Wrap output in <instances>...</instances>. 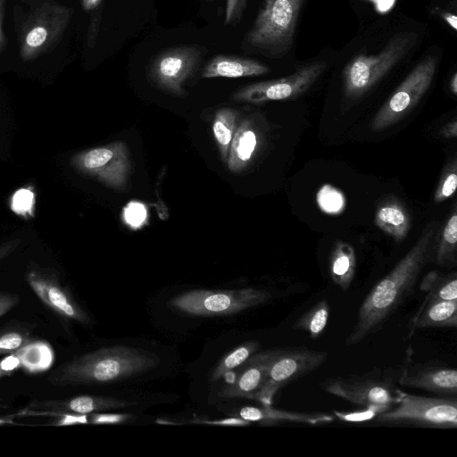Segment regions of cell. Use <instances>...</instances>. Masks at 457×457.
Here are the masks:
<instances>
[{"mask_svg": "<svg viewBox=\"0 0 457 457\" xmlns=\"http://www.w3.org/2000/svg\"><path fill=\"white\" fill-rule=\"evenodd\" d=\"M438 236L439 223L428 224L408 253L372 287L360 305L345 345H357L380 329L411 294L421 271L435 256Z\"/></svg>", "mask_w": 457, "mask_h": 457, "instance_id": "6da1fadb", "label": "cell"}, {"mask_svg": "<svg viewBox=\"0 0 457 457\" xmlns=\"http://www.w3.org/2000/svg\"><path fill=\"white\" fill-rule=\"evenodd\" d=\"M159 362L150 352L115 345L73 359L55 370L49 381L62 386L109 383L153 370Z\"/></svg>", "mask_w": 457, "mask_h": 457, "instance_id": "7a4b0ae2", "label": "cell"}, {"mask_svg": "<svg viewBox=\"0 0 457 457\" xmlns=\"http://www.w3.org/2000/svg\"><path fill=\"white\" fill-rule=\"evenodd\" d=\"M305 0H264L255 20L245 35L242 47L279 58L292 47L298 19Z\"/></svg>", "mask_w": 457, "mask_h": 457, "instance_id": "3957f363", "label": "cell"}, {"mask_svg": "<svg viewBox=\"0 0 457 457\" xmlns=\"http://www.w3.org/2000/svg\"><path fill=\"white\" fill-rule=\"evenodd\" d=\"M418 38L415 32H399L389 38L379 53L353 57L343 71L344 96L353 100L365 95L406 56Z\"/></svg>", "mask_w": 457, "mask_h": 457, "instance_id": "277c9868", "label": "cell"}, {"mask_svg": "<svg viewBox=\"0 0 457 457\" xmlns=\"http://www.w3.org/2000/svg\"><path fill=\"white\" fill-rule=\"evenodd\" d=\"M382 423L456 428V397H428L396 388V403L377 415Z\"/></svg>", "mask_w": 457, "mask_h": 457, "instance_id": "5b68a950", "label": "cell"}, {"mask_svg": "<svg viewBox=\"0 0 457 457\" xmlns=\"http://www.w3.org/2000/svg\"><path fill=\"white\" fill-rule=\"evenodd\" d=\"M271 297L269 291L252 287L224 291L197 289L172 298L170 304L190 315L223 316L262 304Z\"/></svg>", "mask_w": 457, "mask_h": 457, "instance_id": "8992f818", "label": "cell"}, {"mask_svg": "<svg viewBox=\"0 0 457 457\" xmlns=\"http://www.w3.org/2000/svg\"><path fill=\"white\" fill-rule=\"evenodd\" d=\"M320 387L328 394L362 408L373 409L378 414L396 403V388L389 378L381 376L379 370L364 375L328 378Z\"/></svg>", "mask_w": 457, "mask_h": 457, "instance_id": "52a82bcc", "label": "cell"}, {"mask_svg": "<svg viewBox=\"0 0 457 457\" xmlns=\"http://www.w3.org/2000/svg\"><path fill=\"white\" fill-rule=\"evenodd\" d=\"M437 68V57L420 61L375 114L370 129L380 131L407 115L430 87Z\"/></svg>", "mask_w": 457, "mask_h": 457, "instance_id": "ba28073f", "label": "cell"}, {"mask_svg": "<svg viewBox=\"0 0 457 457\" xmlns=\"http://www.w3.org/2000/svg\"><path fill=\"white\" fill-rule=\"evenodd\" d=\"M328 358V353L305 347L278 349L271 360L264 383L255 400L271 405L277 392L288 383L315 370Z\"/></svg>", "mask_w": 457, "mask_h": 457, "instance_id": "9c48e42d", "label": "cell"}, {"mask_svg": "<svg viewBox=\"0 0 457 457\" xmlns=\"http://www.w3.org/2000/svg\"><path fill=\"white\" fill-rule=\"evenodd\" d=\"M205 52L198 46L166 49L151 61L148 78L162 91L181 96L185 83L199 70Z\"/></svg>", "mask_w": 457, "mask_h": 457, "instance_id": "30bf717a", "label": "cell"}, {"mask_svg": "<svg viewBox=\"0 0 457 457\" xmlns=\"http://www.w3.org/2000/svg\"><path fill=\"white\" fill-rule=\"evenodd\" d=\"M326 69V62L315 61L300 67L288 76L245 86L234 93L233 98L255 104L293 99L306 92Z\"/></svg>", "mask_w": 457, "mask_h": 457, "instance_id": "8fae6325", "label": "cell"}, {"mask_svg": "<svg viewBox=\"0 0 457 457\" xmlns=\"http://www.w3.org/2000/svg\"><path fill=\"white\" fill-rule=\"evenodd\" d=\"M71 162L79 171L116 189L125 187L130 170L128 148L121 141L80 152Z\"/></svg>", "mask_w": 457, "mask_h": 457, "instance_id": "7c38bea8", "label": "cell"}, {"mask_svg": "<svg viewBox=\"0 0 457 457\" xmlns=\"http://www.w3.org/2000/svg\"><path fill=\"white\" fill-rule=\"evenodd\" d=\"M71 17V10L46 4L40 7L23 28L21 37V56L30 60L55 44L64 32Z\"/></svg>", "mask_w": 457, "mask_h": 457, "instance_id": "4fadbf2b", "label": "cell"}, {"mask_svg": "<svg viewBox=\"0 0 457 457\" xmlns=\"http://www.w3.org/2000/svg\"><path fill=\"white\" fill-rule=\"evenodd\" d=\"M26 280L37 297L57 315L64 320L89 323L87 313L76 302L71 293L61 284L54 270L30 268L26 272Z\"/></svg>", "mask_w": 457, "mask_h": 457, "instance_id": "5bb4252c", "label": "cell"}, {"mask_svg": "<svg viewBox=\"0 0 457 457\" xmlns=\"http://www.w3.org/2000/svg\"><path fill=\"white\" fill-rule=\"evenodd\" d=\"M398 382L401 386L422 389L437 395L456 396L457 370L443 363L413 362L405 356Z\"/></svg>", "mask_w": 457, "mask_h": 457, "instance_id": "9a60e30c", "label": "cell"}, {"mask_svg": "<svg viewBox=\"0 0 457 457\" xmlns=\"http://www.w3.org/2000/svg\"><path fill=\"white\" fill-rule=\"evenodd\" d=\"M136 404L133 402L96 395H79L62 400L32 402L25 410L30 414L86 415L99 411L119 409Z\"/></svg>", "mask_w": 457, "mask_h": 457, "instance_id": "2e32d148", "label": "cell"}, {"mask_svg": "<svg viewBox=\"0 0 457 457\" xmlns=\"http://www.w3.org/2000/svg\"><path fill=\"white\" fill-rule=\"evenodd\" d=\"M277 350H268L253 353L244 364L237 377L232 378L220 390L219 395L224 398L254 399L262 388L269 365Z\"/></svg>", "mask_w": 457, "mask_h": 457, "instance_id": "e0dca14e", "label": "cell"}, {"mask_svg": "<svg viewBox=\"0 0 457 457\" xmlns=\"http://www.w3.org/2000/svg\"><path fill=\"white\" fill-rule=\"evenodd\" d=\"M269 72L270 68L256 60L237 55L219 54L205 64L202 77L204 79H237L262 76Z\"/></svg>", "mask_w": 457, "mask_h": 457, "instance_id": "ac0fdd59", "label": "cell"}, {"mask_svg": "<svg viewBox=\"0 0 457 457\" xmlns=\"http://www.w3.org/2000/svg\"><path fill=\"white\" fill-rule=\"evenodd\" d=\"M457 300H441L425 296L411 320V334L415 329L430 328H456Z\"/></svg>", "mask_w": 457, "mask_h": 457, "instance_id": "d6986e66", "label": "cell"}, {"mask_svg": "<svg viewBox=\"0 0 457 457\" xmlns=\"http://www.w3.org/2000/svg\"><path fill=\"white\" fill-rule=\"evenodd\" d=\"M239 416L249 422L258 421L265 424L291 422L317 425L334 420V418L327 413L286 411L274 409L270 405L245 406L239 411Z\"/></svg>", "mask_w": 457, "mask_h": 457, "instance_id": "ffe728a7", "label": "cell"}, {"mask_svg": "<svg viewBox=\"0 0 457 457\" xmlns=\"http://www.w3.org/2000/svg\"><path fill=\"white\" fill-rule=\"evenodd\" d=\"M259 133L250 120H243L233 136L227 165L235 173L245 170L250 163L259 145Z\"/></svg>", "mask_w": 457, "mask_h": 457, "instance_id": "44dd1931", "label": "cell"}, {"mask_svg": "<svg viewBox=\"0 0 457 457\" xmlns=\"http://www.w3.org/2000/svg\"><path fill=\"white\" fill-rule=\"evenodd\" d=\"M375 223L384 233L400 243L411 228V217L403 204L389 199L381 203L376 211Z\"/></svg>", "mask_w": 457, "mask_h": 457, "instance_id": "7402d4cb", "label": "cell"}, {"mask_svg": "<svg viewBox=\"0 0 457 457\" xmlns=\"http://www.w3.org/2000/svg\"><path fill=\"white\" fill-rule=\"evenodd\" d=\"M356 270V255L352 245L337 241L329 257V274L333 283L342 290H347Z\"/></svg>", "mask_w": 457, "mask_h": 457, "instance_id": "603a6c76", "label": "cell"}, {"mask_svg": "<svg viewBox=\"0 0 457 457\" xmlns=\"http://www.w3.org/2000/svg\"><path fill=\"white\" fill-rule=\"evenodd\" d=\"M435 259L438 265L445 268H454L457 264V209L447 219L445 227L439 233Z\"/></svg>", "mask_w": 457, "mask_h": 457, "instance_id": "cb8c5ba5", "label": "cell"}, {"mask_svg": "<svg viewBox=\"0 0 457 457\" xmlns=\"http://www.w3.org/2000/svg\"><path fill=\"white\" fill-rule=\"evenodd\" d=\"M237 112L231 108L220 109L214 116L213 135L225 164H227L230 144L237 129Z\"/></svg>", "mask_w": 457, "mask_h": 457, "instance_id": "d4e9b609", "label": "cell"}, {"mask_svg": "<svg viewBox=\"0 0 457 457\" xmlns=\"http://www.w3.org/2000/svg\"><path fill=\"white\" fill-rule=\"evenodd\" d=\"M420 289L432 298L457 300V274H442L437 270H431L421 280Z\"/></svg>", "mask_w": 457, "mask_h": 457, "instance_id": "484cf974", "label": "cell"}, {"mask_svg": "<svg viewBox=\"0 0 457 457\" xmlns=\"http://www.w3.org/2000/svg\"><path fill=\"white\" fill-rule=\"evenodd\" d=\"M329 312L327 300H320L295 321L293 328L305 331L310 337L317 338L322 335L328 325Z\"/></svg>", "mask_w": 457, "mask_h": 457, "instance_id": "4316f807", "label": "cell"}, {"mask_svg": "<svg viewBox=\"0 0 457 457\" xmlns=\"http://www.w3.org/2000/svg\"><path fill=\"white\" fill-rule=\"evenodd\" d=\"M33 326L11 323L0 328V355L11 354L32 343Z\"/></svg>", "mask_w": 457, "mask_h": 457, "instance_id": "83f0119b", "label": "cell"}, {"mask_svg": "<svg viewBox=\"0 0 457 457\" xmlns=\"http://www.w3.org/2000/svg\"><path fill=\"white\" fill-rule=\"evenodd\" d=\"M260 347L258 341H247L225 355L214 368L210 380L217 381L244 364Z\"/></svg>", "mask_w": 457, "mask_h": 457, "instance_id": "f1b7e54d", "label": "cell"}, {"mask_svg": "<svg viewBox=\"0 0 457 457\" xmlns=\"http://www.w3.org/2000/svg\"><path fill=\"white\" fill-rule=\"evenodd\" d=\"M35 201V193L32 188L21 187L13 193L10 206L12 211L17 215L24 218L33 217Z\"/></svg>", "mask_w": 457, "mask_h": 457, "instance_id": "f546056e", "label": "cell"}, {"mask_svg": "<svg viewBox=\"0 0 457 457\" xmlns=\"http://www.w3.org/2000/svg\"><path fill=\"white\" fill-rule=\"evenodd\" d=\"M317 201L320 209L328 213H338L345 205L342 194L335 187L326 185L317 194Z\"/></svg>", "mask_w": 457, "mask_h": 457, "instance_id": "4dcf8cb0", "label": "cell"}, {"mask_svg": "<svg viewBox=\"0 0 457 457\" xmlns=\"http://www.w3.org/2000/svg\"><path fill=\"white\" fill-rule=\"evenodd\" d=\"M457 187L456 162H453L442 175L434 195L436 204L442 203L452 197Z\"/></svg>", "mask_w": 457, "mask_h": 457, "instance_id": "1f68e13d", "label": "cell"}, {"mask_svg": "<svg viewBox=\"0 0 457 457\" xmlns=\"http://www.w3.org/2000/svg\"><path fill=\"white\" fill-rule=\"evenodd\" d=\"M248 0H226L225 25L235 26L240 22Z\"/></svg>", "mask_w": 457, "mask_h": 457, "instance_id": "d6a6232c", "label": "cell"}, {"mask_svg": "<svg viewBox=\"0 0 457 457\" xmlns=\"http://www.w3.org/2000/svg\"><path fill=\"white\" fill-rule=\"evenodd\" d=\"M146 217V210L140 203H130L124 211V218L126 222L133 227H140Z\"/></svg>", "mask_w": 457, "mask_h": 457, "instance_id": "836d02e7", "label": "cell"}, {"mask_svg": "<svg viewBox=\"0 0 457 457\" xmlns=\"http://www.w3.org/2000/svg\"><path fill=\"white\" fill-rule=\"evenodd\" d=\"M335 414L338 419L345 421H365L371 420L377 416L378 412L373 409L364 408V410L355 412L343 413L336 411Z\"/></svg>", "mask_w": 457, "mask_h": 457, "instance_id": "e575fe53", "label": "cell"}, {"mask_svg": "<svg viewBox=\"0 0 457 457\" xmlns=\"http://www.w3.org/2000/svg\"><path fill=\"white\" fill-rule=\"evenodd\" d=\"M19 302V297L10 292L0 291V317L7 313Z\"/></svg>", "mask_w": 457, "mask_h": 457, "instance_id": "d590c367", "label": "cell"}, {"mask_svg": "<svg viewBox=\"0 0 457 457\" xmlns=\"http://www.w3.org/2000/svg\"><path fill=\"white\" fill-rule=\"evenodd\" d=\"M128 415L122 414H98L94 415L92 418L93 423H118L123 422L129 419Z\"/></svg>", "mask_w": 457, "mask_h": 457, "instance_id": "8d00e7d4", "label": "cell"}, {"mask_svg": "<svg viewBox=\"0 0 457 457\" xmlns=\"http://www.w3.org/2000/svg\"><path fill=\"white\" fill-rule=\"evenodd\" d=\"M374 5L378 12L384 13L391 9L395 4V0H363Z\"/></svg>", "mask_w": 457, "mask_h": 457, "instance_id": "74e56055", "label": "cell"}, {"mask_svg": "<svg viewBox=\"0 0 457 457\" xmlns=\"http://www.w3.org/2000/svg\"><path fill=\"white\" fill-rule=\"evenodd\" d=\"M439 16L441 19L454 31L457 29V17L456 14L451 12H440Z\"/></svg>", "mask_w": 457, "mask_h": 457, "instance_id": "f35d334b", "label": "cell"}, {"mask_svg": "<svg viewBox=\"0 0 457 457\" xmlns=\"http://www.w3.org/2000/svg\"><path fill=\"white\" fill-rule=\"evenodd\" d=\"M20 241H12L9 243H6L0 246V261L4 259L5 256H7L9 253H11L16 246L19 245Z\"/></svg>", "mask_w": 457, "mask_h": 457, "instance_id": "ab89813d", "label": "cell"}, {"mask_svg": "<svg viewBox=\"0 0 457 457\" xmlns=\"http://www.w3.org/2000/svg\"><path fill=\"white\" fill-rule=\"evenodd\" d=\"M443 135L445 137H455L457 135V122L453 120L450 123L446 124L443 129Z\"/></svg>", "mask_w": 457, "mask_h": 457, "instance_id": "60d3db41", "label": "cell"}, {"mask_svg": "<svg viewBox=\"0 0 457 457\" xmlns=\"http://www.w3.org/2000/svg\"><path fill=\"white\" fill-rule=\"evenodd\" d=\"M103 0H81V5L84 11H92L96 9Z\"/></svg>", "mask_w": 457, "mask_h": 457, "instance_id": "b9f144b4", "label": "cell"}, {"mask_svg": "<svg viewBox=\"0 0 457 457\" xmlns=\"http://www.w3.org/2000/svg\"><path fill=\"white\" fill-rule=\"evenodd\" d=\"M4 0H0V50L4 43V35L2 32V16H3V9H4Z\"/></svg>", "mask_w": 457, "mask_h": 457, "instance_id": "7bdbcfd3", "label": "cell"}, {"mask_svg": "<svg viewBox=\"0 0 457 457\" xmlns=\"http://www.w3.org/2000/svg\"><path fill=\"white\" fill-rule=\"evenodd\" d=\"M450 89L453 93V95H457V74L453 73L452 79H450Z\"/></svg>", "mask_w": 457, "mask_h": 457, "instance_id": "ee69618b", "label": "cell"}, {"mask_svg": "<svg viewBox=\"0 0 457 457\" xmlns=\"http://www.w3.org/2000/svg\"><path fill=\"white\" fill-rule=\"evenodd\" d=\"M5 406H6V405H5L4 403H2L0 402V408H6Z\"/></svg>", "mask_w": 457, "mask_h": 457, "instance_id": "f6af8a7d", "label": "cell"}, {"mask_svg": "<svg viewBox=\"0 0 457 457\" xmlns=\"http://www.w3.org/2000/svg\"><path fill=\"white\" fill-rule=\"evenodd\" d=\"M206 1H213V0H206Z\"/></svg>", "mask_w": 457, "mask_h": 457, "instance_id": "bcb514c9", "label": "cell"}]
</instances>
